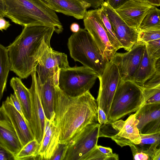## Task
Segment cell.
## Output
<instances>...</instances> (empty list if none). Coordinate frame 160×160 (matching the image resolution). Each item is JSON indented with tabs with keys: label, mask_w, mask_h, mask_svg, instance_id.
I'll use <instances>...</instances> for the list:
<instances>
[{
	"label": "cell",
	"mask_w": 160,
	"mask_h": 160,
	"mask_svg": "<svg viewBox=\"0 0 160 160\" xmlns=\"http://www.w3.org/2000/svg\"><path fill=\"white\" fill-rule=\"evenodd\" d=\"M97 100L89 91L77 97L68 96L57 87L54 97L55 123L59 131V143L68 144L79 131L98 122Z\"/></svg>",
	"instance_id": "6da1fadb"
},
{
	"label": "cell",
	"mask_w": 160,
	"mask_h": 160,
	"mask_svg": "<svg viewBox=\"0 0 160 160\" xmlns=\"http://www.w3.org/2000/svg\"><path fill=\"white\" fill-rule=\"evenodd\" d=\"M54 28L42 25L24 26L22 32L7 47L10 70L20 79L27 78L36 71L38 62L51 47Z\"/></svg>",
	"instance_id": "7a4b0ae2"
},
{
	"label": "cell",
	"mask_w": 160,
	"mask_h": 160,
	"mask_svg": "<svg viewBox=\"0 0 160 160\" xmlns=\"http://www.w3.org/2000/svg\"><path fill=\"white\" fill-rule=\"evenodd\" d=\"M5 17L23 26L53 27L57 34L63 28L55 12L43 0H4Z\"/></svg>",
	"instance_id": "3957f363"
},
{
	"label": "cell",
	"mask_w": 160,
	"mask_h": 160,
	"mask_svg": "<svg viewBox=\"0 0 160 160\" xmlns=\"http://www.w3.org/2000/svg\"><path fill=\"white\" fill-rule=\"evenodd\" d=\"M67 46L71 57L75 61L95 72L102 73L108 62L94 40L85 29L80 28L68 39Z\"/></svg>",
	"instance_id": "277c9868"
},
{
	"label": "cell",
	"mask_w": 160,
	"mask_h": 160,
	"mask_svg": "<svg viewBox=\"0 0 160 160\" xmlns=\"http://www.w3.org/2000/svg\"><path fill=\"white\" fill-rule=\"evenodd\" d=\"M144 104L141 87L132 80H121L112 102L108 118V122L136 112Z\"/></svg>",
	"instance_id": "5b68a950"
},
{
	"label": "cell",
	"mask_w": 160,
	"mask_h": 160,
	"mask_svg": "<svg viewBox=\"0 0 160 160\" xmlns=\"http://www.w3.org/2000/svg\"><path fill=\"white\" fill-rule=\"evenodd\" d=\"M98 77L94 71L84 66L70 67L60 70L58 87L67 95L77 97L89 91Z\"/></svg>",
	"instance_id": "8992f818"
},
{
	"label": "cell",
	"mask_w": 160,
	"mask_h": 160,
	"mask_svg": "<svg viewBox=\"0 0 160 160\" xmlns=\"http://www.w3.org/2000/svg\"><path fill=\"white\" fill-rule=\"evenodd\" d=\"M101 125L98 122L85 126L71 139L64 160H80L97 145Z\"/></svg>",
	"instance_id": "52a82bcc"
},
{
	"label": "cell",
	"mask_w": 160,
	"mask_h": 160,
	"mask_svg": "<svg viewBox=\"0 0 160 160\" xmlns=\"http://www.w3.org/2000/svg\"><path fill=\"white\" fill-rule=\"evenodd\" d=\"M83 19L84 29L90 34L105 59L108 62L111 61L116 51L109 42L100 8L87 11Z\"/></svg>",
	"instance_id": "ba28073f"
},
{
	"label": "cell",
	"mask_w": 160,
	"mask_h": 160,
	"mask_svg": "<svg viewBox=\"0 0 160 160\" xmlns=\"http://www.w3.org/2000/svg\"><path fill=\"white\" fill-rule=\"evenodd\" d=\"M98 78L100 85L97 103L98 107L104 111L108 118L114 95L121 78L117 66L109 61Z\"/></svg>",
	"instance_id": "9c48e42d"
},
{
	"label": "cell",
	"mask_w": 160,
	"mask_h": 160,
	"mask_svg": "<svg viewBox=\"0 0 160 160\" xmlns=\"http://www.w3.org/2000/svg\"><path fill=\"white\" fill-rule=\"evenodd\" d=\"M145 45L137 42L125 53H115L111 61L117 67L121 80H132L143 57Z\"/></svg>",
	"instance_id": "30bf717a"
},
{
	"label": "cell",
	"mask_w": 160,
	"mask_h": 160,
	"mask_svg": "<svg viewBox=\"0 0 160 160\" xmlns=\"http://www.w3.org/2000/svg\"><path fill=\"white\" fill-rule=\"evenodd\" d=\"M101 6L105 10L113 32L122 48L129 50L138 42V30L128 26L106 1Z\"/></svg>",
	"instance_id": "8fae6325"
},
{
	"label": "cell",
	"mask_w": 160,
	"mask_h": 160,
	"mask_svg": "<svg viewBox=\"0 0 160 160\" xmlns=\"http://www.w3.org/2000/svg\"><path fill=\"white\" fill-rule=\"evenodd\" d=\"M69 67L67 55L55 51L51 47L46 50L38 62L36 69L37 77L43 84L60 70Z\"/></svg>",
	"instance_id": "7c38bea8"
},
{
	"label": "cell",
	"mask_w": 160,
	"mask_h": 160,
	"mask_svg": "<svg viewBox=\"0 0 160 160\" xmlns=\"http://www.w3.org/2000/svg\"><path fill=\"white\" fill-rule=\"evenodd\" d=\"M138 122L135 114L125 121L120 120L111 122L116 134L111 138L121 147L139 144L141 138L137 126Z\"/></svg>",
	"instance_id": "4fadbf2b"
},
{
	"label": "cell",
	"mask_w": 160,
	"mask_h": 160,
	"mask_svg": "<svg viewBox=\"0 0 160 160\" xmlns=\"http://www.w3.org/2000/svg\"><path fill=\"white\" fill-rule=\"evenodd\" d=\"M31 75L32 82L29 90L32 106L31 130L35 139L40 144L43 135L46 118L38 92L36 71H33Z\"/></svg>",
	"instance_id": "5bb4252c"
},
{
	"label": "cell",
	"mask_w": 160,
	"mask_h": 160,
	"mask_svg": "<svg viewBox=\"0 0 160 160\" xmlns=\"http://www.w3.org/2000/svg\"><path fill=\"white\" fill-rule=\"evenodd\" d=\"M136 112L140 134L160 132V103L144 104Z\"/></svg>",
	"instance_id": "9a60e30c"
},
{
	"label": "cell",
	"mask_w": 160,
	"mask_h": 160,
	"mask_svg": "<svg viewBox=\"0 0 160 160\" xmlns=\"http://www.w3.org/2000/svg\"><path fill=\"white\" fill-rule=\"evenodd\" d=\"M153 6L147 2L130 0L115 10L128 26L138 30Z\"/></svg>",
	"instance_id": "2e32d148"
},
{
	"label": "cell",
	"mask_w": 160,
	"mask_h": 160,
	"mask_svg": "<svg viewBox=\"0 0 160 160\" xmlns=\"http://www.w3.org/2000/svg\"><path fill=\"white\" fill-rule=\"evenodd\" d=\"M0 145L14 157L22 147L12 122L2 106L0 107Z\"/></svg>",
	"instance_id": "e0dca14e"
},
{
	"label": "cell",
	"mask_w": 160,
	"mask_h": 160,
	"mask_svg": "<svg viewBox=\"0 0 160 160\" xmlns=\"http://www.w3.org/2000/svg\"><path fill=\"white\" fill-rule=\"evenodd\" d=\"M55 116L50 120L46 119L43 135L37 153L38 160H50L59 143V131L55 123Z\"/></svg>",
	"instance_id": "ac0fdd59"
},
{
	"label": "cell",
	"mask_w": 160,
	"mask_h": 160,
	"mask_svg": "<svg viewBox=\"0 0 160 160\" xmlns=\"http://www.w3.org/2000/svg\"><path fill=\"white\" fill-rule=\"evenodd\" d=\"M59 72L48 78L42 84L37 78L38 92L46 117L50 120L55 115L54 109V97L57 87L58 86Z\"/></svg>",
	"instance_id": "d6986e66"
},
{
	"label": "cell",
	"mask_w": 160,
	"mask_h": 160,
	"mask_svg": "<svg viewBox=\"0 0 160 160\" xmlns=\"http://www.w3.org/2000/svg\"><path fill=\"white\" fill-rule=\"evenodd\" d=\"M2 106L9 117L22 147L34 139V134L24 118L11 103L9 97Z\"/></svg>",
	"instance_id": "ffe728a7"
},
{
	"label": "cell",
	"mask_w": 160,
	"mask_h": 160,
	"mask_svg": "<svg viewBox=\"0 0 160 160\" xmlns=\"http://www.w3.org/2000/svg\"><path fill=\"white\" fill-rule=\"evenodd\" d=\"M55 12L72 16L78 19H83L91 4L83 0H43Z\"/></svg>",
	"instance_id": "44dd1931"
},
{
	"label": "cell",
	"mask_w": 160,
	"mask_h": 160,
	"mask_svg": "<svg viewBox=\"0 0 160 160\" xmlns=\"http://www.w3.org/2000/svg\"><path fill=\"white\" fill-rule=\"evenodd\" d=\"M10 85L21 103L25 119L31 130L32 106L29 89L26 87L20 78L17 77L11 79Z\"/></svg>",
	"instance_id": "7402d4cb"
},
{
	"label": "cell",
	"mask_w": 160,
	"mask_h": 160,
	"mask_svg": "<svg viewBox=\"0 0 160 160\" xmlns=\"http://www.w3.org/2000/svg\"><path fill=\"white\" fill-rule=\"evenodd\" d=\"M158 59L149 56L145 46L143 57L132 81L142 86L156 72Z\"/></svg>",
	"instance_id": "603a6c76"
},
{
	"label": "cell",
	"mask_w": 160,
	"mask_h": 160,
	"mask_svg": "<svg viewBox=\"0 0 160 160\" xmlns=\"http://www.w3.org/2000/svg\"><path fill=\"white\" fill-rule=\"evenodd\" d=\"M140 143L135 144L136 146L147 154L150 160H152L159 148L160 142V132L149 134H140Z\"/></svg>",
	"instance_id": "cb8c5ba5"
},
{
	"label": "cell",
	"mask_w": 160,
	"mask_h": 160,
	"mask_svg": "<svg viewBox=\"0 0 160 160\" xmlns=\"http://www.w3.org/2000/svg\"><path fill=\"white\" fill-rule=\"evenodd\" d=\"M9 70L7 47L0 43V102L6 88Z\"/></svg>",
	"instance_id": "d4e9b609"
},
{
	"label": "cell",
	"mask_w": 160,
	"mask_h": 160,
	"mask_svg": "<svg viewBox=\"0 0 160 160\" xmlns=\"http://www.w3.org/2000/svg\"><path fill=\"white\" fill-rule=\"evenodd\" d=\"M160 9L153 6L142 20L138 31L160 28Z\"/></svg>",
	"instance_id": "484cf974"
},
{
	"label": "cell",
	"mask_w": 160,
	"mask_h": 160,
	"mask_svg": "<svg viewBox=\"0 0 160 160\" xmlns=\"http://www.w3.org/2000/svg\"><path fill=\"white\" fill-rule=\"evenodd\" d=\"M40 144L35 139L23 146L14 157L15 160H37V153Z\"/></svg>",
	"instance_id": "4316f807"
},
{
	"label": "cell",
	"mask_w": 160,
	"mask_h": 160,
	"mask_svg": "<svg viewBox=\"0 0 160 160\" xmlns=\"http://www.w3.org/2000/svg\"><path fill=\"white\" fill-rule=\"evenodd\" d=\"M100 12L109 42L112 46L117 51L119 49L122 48V46L116 38L106 12L102 6L100 8Z\"/></svg>",
	"instance_id": "83f0119b"
},
{
	"label": "cell",
	"mask_w": 160,
	"mask_h": 160,
	"mask_svg": "<svg viewBox=\"0 0 160 160\" xmlns=\"http://www.w3.org/2000/svg\"><path fill=\"white\" fill-rule=\"evenodd\" d=\"M141 87L144 104L160 103V85L150 88Z\"/></svg>",
	"instance_id": "f1b7e54d"
},
{
	"label": "cell",
	"mask_w": 160,
	"mask_h": 160,
	"mask_svg": "<svg viewBox=\"0 0 160 160\" xmlns=\"http://www.w3.org/2000/svg\"><path fill=\"white\" fill-rule=\"evenodd\" d=\"M137 42L145 44L148 42L160 39V28L138 31Z\"/></svg>",
	"instance_id": "f546056e"
},
{
	"label": "cell",
	"mask_w": 160,
	"mask_h": 160,
	"mask_svg": "<svg viewBox=\"0 0 160 160\" xmlns=\"http://www.w3.org/2000/svg\"><path fill=\"white\" fill-rule=\"evenodd\" d=\"M145 45L150 56L156 59L160 58V39L148 42Z\"/></svg>",
	"instance_id": "4dcf8cb0"
},
{
	"label": "cell",
	"mask_w": 160,
	"mask_h": 160,
	"mask_svg": "<svg viewBox=\"0 0 160 160\" xmlns=\"http://www.w3.org/2000/svg\"><path fill=\"white\" fill-rule=\"evenodd\" d=\"M160 61L157 62L156 70L153 75L142 86L143 88H150L160 85Z\"/></svg>",
	"instance_id": "1f68e13d"
},
{
	"label": "cell",
	"mask_w": 160,
	"mask_h": 160,
	"mask_svg": "<svg viewBox=\"0 0 160 160\" xmlns=\"http://www.w3.org/2000/svg\"><path fill=\"white\" fill-rule=\"evenodd\" d=\"M97 146L83 156L80 160H108V157L100 151Z\"/></svg>",
	"instance_id": "d6a6232c"
},
{
	"label": "cell",
	"mask_w": 160,
	"mask_h": 160,
	"mask_svg": "<svg viewBox=\"0 0 160 160\" xmlns=\"http://www.w3.org/2000/svg\"><path fill=\"white\" fill-rule=\"evenodd\" d=\"M68 148V144L59 143L50 160H64Z\"/></svg>",
	"instance_id": "836d02e7"
},
{
	"label": "cell",
	"mask_w": 160,
	"mask_h": 160,
	"mask_svg": "<svg viewBox=\"0 0 160 160\" xmlns=\"http://www.w3.org/2000/svg\"><path fill=\"white\" fill-rule=\"evenodd\" d=\"M134 160H150L149 156L137 148L135 145L130 147Z\"/></svg>",
	"instance_id": "e575fe53"
},
{
	"label": "cell",
	"mask_w": 160,
	"mask_h": 160,
	"mask_svg": "<svg viewBox=\"0 0 160 160\" xmlns=\"http://www.w3.org/2000/svg\"><path fill=\"white\" fill-rule=\"evenodd\" d=\"M9 98L11 103L24 118L21 103L16 94L14 93L13 94H11L9 97Z\"/></svg>",
	"instance_id": "d590c367"
},
{
	"label": "cell",
	"mask_w": 160,
	"mask_h": 160,
	"mask_svg": "<svg viewBox=\"0 0 160 160\" xmlns=\"http://www.w3.org/2000/svg\"><path fill=\"white\" fill-rule=\"evenodd\" d=\"M14 160V156L0 145V160Z\"/></svg>",
	"instance_id": "8d00e7d4"
},
{
	"label": "cell",
	"mask_w": 160,
	"mask_h": 160,
	"mask_svg": "<svg viewBox=\"0 0 160 160\" xmlns=\"http://www.w3.org/2000/svg\"><path fill=\"white\" fill-rule=\"evenodd\" d=\"M98 122L101 125L108 122V117L104 111L99 107L98 110Z\"/></svg>",
	"instance_id": "74e56055"
},
{
	"label": "cell",
	"mask_w": 160,
	"mask_h": 160,
	"mask_svg": "<svg viewBox=\"0 0 160 160\" xmlns=\"http://www.w3.org/2000/svg\"><path fill=\"white\" fill-rule=\"evenodd\" d=\"M130 0H106V2L115 10Z\"/></svg>",
	"instance_id": "f35d334b"
},
{
	"label": "cell",
	"mask_w": 160,
	"mask_h": 160,
	"mask_svg": "<svg viewBox=\"0 0 160 160\" xmlns=\"http://www.w3.org/2000/svg\"><path fill=\"white\" fill-rule=\"evenodd\" d=\"M10 25L8 21L3 18H0V30H6Z\"/></svg>",
	"instance_id": "ab89813d"
},
{
	"label": "cell",
	"mask_w": 160,
	"mask_h": 160,
	"mask_svg": "<svg viewBox=\"0 0 160 160\" xmlns=\"http://www.w3.org/2000/svg\"><path fill=\"white\" fill-rule=\"evenodd\" d=\"M5 16V3L4 0H0V18Z\"/></svg>",
	"instance_id": "60d3db41"
},
{
	"label": "cell",
	"mask_w": 160,
	"mask_h": 160,
	"mask_svg": "<svg viewBox=\"0 0 160 160\" xmlns=\"http://www.w3.org/2000/svg\"><path fill=\"white\" fill-rule=\"evenodd\" d=\"M80 28L79 25L76 22L72 23L70 26V30L73 33L78 32Z\"/></svg>",
	"instance_id": "b9f144b4"
},
{
	"label": "cell",
	"mask_w": 160,
	"mask_h": 160,
	"mask_svg": "<svg viewBox=\"0 0 160 160\" xmlns=\"http://www.w3.org/2000/svg\"><path fill=\"white\" fill-rule=\"evenodd\" d=\"M148 3L153 6L159 7L160 5V0H149Z\"/></svg>",
	"instance_id": "7bdbcfd3"
},
{
	"label": "cell",
	"mask_w": 160,
	"mask_h": 160,
	"mask_svg": "<svg viewBox=\"0 0 160 160\" xmlns=\"http://www.w3.org/2000/svg\"><path fill=\"white\" fill-rule=\"evenodd\" d=\"M134 0L140 1V2H147L148 3V1H149V0Z\"/></svg>",
	"instance_id": "ee69618b"
}]
</instances>
